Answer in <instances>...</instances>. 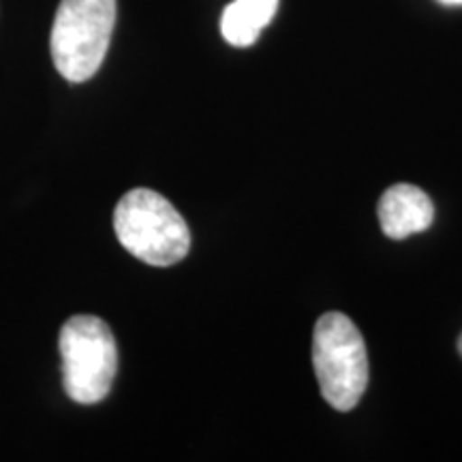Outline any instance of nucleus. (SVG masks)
<instances>
[{
  "label": "nucleus",
  "mask_w": 462,
  "mask_h": 462,
  "mask_svg": "<svg viewBox=\"0 0 462 462\" xmlns=\"http://www.w3.org/2000/svg\"><path fill=\"white\" fill-rule=\"evenodd\" d=\"M313 364L326 402L337 411H351L368 385V356L362 334L349 317H319L313 334Z\"/></svg>",
  "instance_id": "nucleus-4"
},
{
  "label": "nucleus",
  "mask_w": 462,
  "mask_h": 462,
  "mask_svg": "<svg viewBox=\"0 0 462 462\" xmlns=\"http://www.w3.org/2000/svg\"><path fill=\"white\" fill-rule=\"evenodd\" d=\"M435 208L424 190L413 184H394L379 201V223L388 238L404 240L429 229Z\"/></svg>",
  "instance_id": "nucleus-5"
},
{
  "label": "nucleus",
  "mask_w": 462,
  "mask_h": 462,
  "mask_svg": "<svg viewBox=\"0 0 462 462\" xmlns=\"http://www.w3.org/2000/svg\"><path fill=\"white\" fill-rule=\"evenodd\" d=\"M238 3L242 9H246L253 15V20L262 28L273 22L276 9H279V0H238Z\"/></svg>",
  "instance_id": "nucleus-7"
},
{
  "label": "nucleus",
  "mask_w": 462,
  "mask_h": 462,
  "mask_svg": "<svg viewBox=\"0 0 462 462\" xmlns=\"http://www.w3.org/2000/svg\"><path fill=\"white\" fill-rule=\"evenodd\" d=\"M221 32L225 42L236 48H248L259 39L262 26L253 20V15L246 9L240 7L238 0L227 5L221 15Z\"/></svg>",
  "instance_id": "nucleus-6"
},
{
  "label": "nucleus",
  "mask_w": 462,
  "mask_h": 462,
  "mask_svg": "<svg viewBox=\"0 0 462 462\" xmlns=\"http://www.w3.org/2000/svg\"><path fill=\"white\" fill-rule=\"evenodd\" d=\"M458 351H460V356H462V334H460V340H458Z\"/></svg>",
  "instance_id": "nucleus-9"
},
{
  "label": "nucleus",
  "mask_w": 462,
  "mask_h": 462,
  "mask_svg": "<svg viewBox=\"0 0 462 462\" xmlns=\"http://www.w3.org/2000/svg\"><path fill=\"white\" fill-rule=\"evenodd\" d=\"M443 5H462V0H439Z\"/></svg>",
  "instance_id": "nucleus-8"
},
{
  "label": "nucleus",
  "mask_w": 462,
  "mask_h": 462,
  "mask_svg": "<svg viewBox=\"0 0 462 462\" xmlns=\"http://www.w3.org/2000/svg\"><path fill=\"white\" fill-rule=\"evenodd\" d=\"M62 357V383L73 402L95 404L112 390L118 373V345L101 317L75 315L58 338Z\"/></svg>",
  "instance_id": "nucleus-3"
},
{
  "label": "nucleus",
  "mask_w": 462,
  "mask_h": 462,
  "mask_svg": "<svg viewBox=\"0 0 462 462\" xmlns=\"http://www.w3.org/2000/svg\"><path fill=\"white\" fill-rule=\"evenodd\" d=\"M116 24V0H60L51 28V58L69 82L90 79L106 60Z\"/></svg>",
  "instance_id": "nucleus-2"
},
{
  "label": "nucleus",
  "mask_w": 462,
  "mask_h": 462,
  "mask_svg": "<svg viewBox=\"0 0 462 462\" xmlns=\"http://www.w3.org/2000/svg\"><path fill=\"white\" fill-rule=\"evenodd\" d=\"M114 231L120 245L148 265L167 268L189 255V225L157 190L125 193L114 210Z\"/></svg>",
  "instance_id": "nucleus-1"
}]
</instances>
